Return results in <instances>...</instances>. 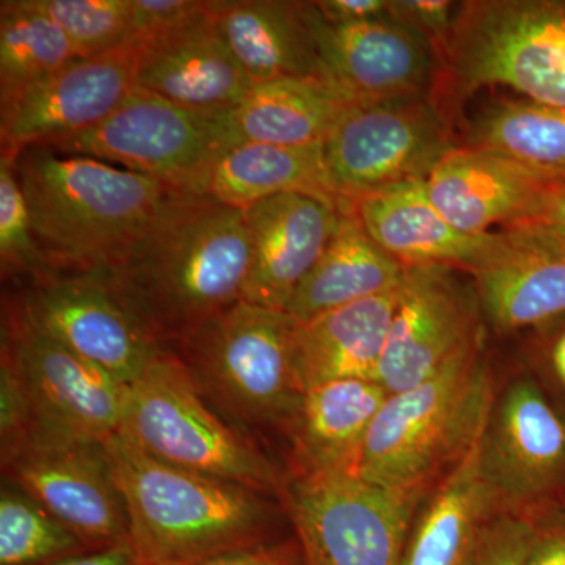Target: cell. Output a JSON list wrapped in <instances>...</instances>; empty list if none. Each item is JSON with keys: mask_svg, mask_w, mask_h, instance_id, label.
<instances>
[{"mask_svg": "<svg viewBox=\"0 0 565 565\" xmlns=\"http://www.w3.org/2000/svg\"><path fill=\"white\" fill-rule=\"evenodd\" d=\"M352 106L326 79L281 77L253 85L244 102L226 111V120L237 145L313 147Z\"/></svg>", "mask_w": 565, "mask_h": 565, "instance_id": "obj_28", "label": "cell"}, {"mask_svg": "<svg viewBox=\"0 0 565 565\" xmlns=\"http://www.w3.org/2000/svg\"><path fill=\"white\" fill-rule=\"evenodd\" d=\"M2 366L28 405V430L106 440L120 433L129 386L3 310ZM24 433V434H25Z\"/></svg>", "mask_w": 565, "mask_h": 565, "instance_id": "obj_11", "label": "cell"}, {"mask_svg": "<svg viewBox=\"0 0 565 565\" xmlns=\"http://www.w3.org/2000/svg\"><path fill=\"white\" fill-rule=\"evenodd\" d=\"M211 0H132L129 40L140 47L188 28L210 11Z\"/></svg>", "mask_w": 565, "mask_h": 565, "instance_id": "obj_36", "label": "cell"}, {"mask_svg": "<svg viewBox=\"0 0 565 565\" xmlns=\"http://www.w3.org/2000/svg\"><path fill=\"white\" fill-rule=\"evenodd\" d=\"M141 52L139 44L126 41L0 95L2 158L14 161L25 148L102 125L136 90Z\"/></svg>", "mask_w": 565, "mask_h": 565, "instance_id": "obj_15", "label": "cell"}, {"mask_svg": "<svg viewBox=\"0 0 565 565\" xmlns=\"http://www.w3.org/2000/svg\"><path fill=\"white\" fill-rule=\"evenodd\" d=\"M84 544L43 505L3 481L0 493V565H36L77 555Z\"/></svg>", "mask_w": 565, "mask_h": 565, "instance_id": "obj_32", "label": "cell"}, {"mask_svg": "<svg viewBox=\"0 0 565 565\" xmlns=\"http://www.w3.org/2000/svg\"><path fill=\"white\" fill-rule=\"evenodd\" d=\"M559 185L503 156L470 147H456L424 180L435 210L475 236L531 221Z\"/></svg>", "mask_w": 565, "mask_h": 565, "instance_id": "obj_20", "label": "cell"}, {"mask_svg": "<svg viewBox=\"0 0 565 565\" xmlns=\"http://www.w3.org/2000/svg\"><path fill=\"white\" fill-rule=\"evenodd\" d=\"M460 6L462 3L449 0H397L390 7V18L418 32L437 47L451 32Z\"/></svg>", "mask_w": 565, "mask_h": 565, "instance_id": "obj_37", "label": "cell"}, {"mask_svg": "<svg viewBox=\"0 0 565 565\" xmlns=\"http://www.w3.org/2000/svg\"><path fill=\"white\" fill-rule=\"evenodd\" d=\"M211 17L253 84L281 77L323 79L308 2L211 0Z\"/></svg>", "mask_w": 565, "mask_h": 565, "instance_id": "obj_24", "label": "cell"}, {"mask_svg": "<svg viewBox=\"0 0 565 565\" xmlns=\"http://www.w3.org/2000/svg\"><path fill=\"white\" fill-rule=\"evenodd\" d=\"M498 514L478 441L419 505L399 565H467L482 530Z\"/></svg>", "mask_w": 565, "mask_h": 565, "instance_id": "obj_25", "label": "cell"}, {"mask_svg": "<svg viewBox=\"0 0 565 565\" xmlns=\"http://www.w3.org/2000/svg\"><path fill=\"white\" fill-rule=\"evenodd\" d=\"M526 565H565V527L539 520Z\"/></svg>", "mask_w": 565, "mask_h": 565, "instance_id": "obj_40", "label": "cell"}, {"mask_svg": "<svg viewBox=\"0 0 565 565\" xmlns=\"http://www.w3.org/2000/svg\"><path fill=\"white\" fill-rule=\"evenodd\" d=\"M118 434L161 462L281 500L286 476L255 438L226 423L206 403L169 349L129 386Z\"/></svg>", "mask_w": 565, "mask_h": 565, "instance_id": "obj_7", "label": "cell"}, {"mask_svg": "<svg viewBox=\"0 0 565 565\" xmlns=\"http://www.w3.org/2000/svg\"><path fill=\"white\" fill-rule=\"evenodd\" d=\"M285 192L318 193L338 200L327 182L322 143L236 145L215 163L204 189V195L241 211Z\"/></svg>", "mask_w": 565, "mask_h": 565, "instance_id": "obj_29", "label": "cell"}, {"mask_svg": "<svg viewBox=\"0 0 565 565\" xmlns=\"http://www.w3.org/2000/svg\"><path fill=\"white\" fill-rule=\"evenodd\" d=\"M77 61L79 52L68 36L54 21L32 9L29 0L0 3V95Z\"/></svg>", "mask_w": 565, "mask_h": 565, "instance_id": "obj_31", "label": "cell"}, {"mask_svg": "<svg viewBox=\"0 0 565 565\" xmlns=\"http://www.w3.org/2000/svg\"><path fill=\"white\" fill-rule=\"evenodd\" d=\"M180 565H303L300 550L289 544H267L245 552L230 553L200 561V563Z\"/></svg>", "mask_w": 565, "mask_h": 565, "instance_id": "obj_39", "label": "cell"}, {"mask_svg": "<svg viewBox=\"0 0 565 565\" xmlns=\"http://www.w3.org/2000/svg\"><path fill=\"white\" fill-rule=\"evenodd\" d=\"M33 234L52 273H110L185 195L156 178L36 145L14 159Z\"/></svg>", "mask_w": 565, "mask_h": 565, "instance_id": "obj_2", "label": "cell"}, {"mask_svg": "<svg viewBox=\"0 0 565 565\" xmlns=\"http://www.w3.org/2000/svg\"><path fill=\"white\" fill-rule=\"evenodd\" d=\"M319 14L330 24H352L390 17V0H322L315 2Z\"/></svg>", "mask_w": 565, "mask_h": 565, "instance_id": "obj_38", "label": "cell"}, {"mask_svg": "<svg viewBox=\"0 0 565 565\" xmlns=\"http://www.w3.org/2000/svg\"><path fill=\"white\" fill-rule=\"evenodd\" d=\"M539 522L550 523V525L565 527V511L550 512V514L542 516V519L539 520Z\"/></svg>", "mask_w": 565, "mask_h": 565, "instance_id": "obj_44", "label": "cell"}, {"mask_svg": "<svg viewBox=\"0 0 565 565\" xmlns=\"http://www.w3.org/2000/svg\"><path fill=\"white\" fill-rule=\"evenodd\" d=\"M467 147L503 156L565 184V109L531 99H498L470 121Z\"/></svg>", "mask_w": 565, "mask_h": 565, "instance_id": "obj_30", "label": "cell"}, {"mask_svg": "<svg viewBox=\"0 0 565 565\" xmlns=\"http://www.w3.org/2000/svg\"><path fill=\"white\" fill-rule=\"evenodd\" d=\"M471 273L482 315L497 332L537 327L565 313V233L537 222L497 232Z\"/></svg>", "mask_w": 565, "mask_h": 565, "instance_id": "obj_18", "label": "cell"}, {"mask_svg": "<svg viewBox=\"0 0 565 565\" xmlns=\"http://www.w3.org/2000/svg\"><path fill=\"white\" fill-rule=\"evenodd\" d=\"M401 286L297 322L292 363L302 394L338 381H374L384 355Z\"/></svg>", "mask_w": 565, "mask_h": 565, "instance_id": "obj_23", "label": "cell"}, {"mask_svg": "<svg viewBox=\"0 0 565 565\" xmlns=\"http://www.w3.org/2000/svg\"><path fill=\"white\" fill-rule=\"evenodd\" d=\"M535 531L537 522L530 515L501 512L482 530L467 565H526Z\"/></svg>", "mask_w": 565, "mask_h": 565, "instance_id": "obj_35", "label": "cell"}, {"mask_svg": "<svg viewBox=\"0 0 565 565\" xmlns=\"http://www.w3.org/2000/svg\"><path fill=\"white\" fill-rule=\"evenodd\" d=\"M2 471L85 546L131 544L128 514L103 441L28 430L2 452Z\"/></svg>", "mask_w": 565, "mask_h": 565, "instance_id": "obj_12", "label": "cell"}, {"mask_svg": "<svg viewBox=\"0 0 565 565\" xmlns=\"http://www.w3.org/2000/svg\"><path fill=\"white\" fill-rule=\"evenodd\" d=\"M475 285L438 264L405 267L384 355L374 381L386 393L414 388L484 341Z\"/></svg>", "mask_w": 565, "mask_h": 565, "instance_id": "obj_14", "label": "cell"}, {"mask_svg": "<svg viewBox=\"0 0 565 565\" xmlns=\"http://www.w3.org/2000/svg\"><path fill=\"white\" fill-rule=\"evenodd\" d=\"M340 207L332 241L286 308L299 323L392 291L404 280L405 266L371 239L352 204L341 202Z\"/></svg>", "mask_w": 565, "mask_h": 565, "instance_id": "obj_27", "label": "cell"}, {"mask_svg": "<svg viewBox=\"0 0 565 565\" xmlns=\"http://www.w3.org/2000/svg\"><path fill=\"white\" fill-rule=\"evenodd\" d=\"M139 565H180L270 544L277 498L161 462L120 434L103 440Z\"/></svg>", "mask_w": 565, "mask_h": 565, "instance_id": "obj_3", "label": "cell"}, {"mask_svg": "<svg viewBox=\"0 0 565 565\" xmlns=\"http://www.w3.org/2000/svg\"><path fill=\"white\" fill-rule=\"evenodd\" d=\"M427 494L341 471L294 470L280 501L303 565H399Z\"/></svg>", "mask_w": 565, "mask_h": 565, "instance_id": "obj_8", "label": "cell"}, {"mask_svg": "<svg viewBox=\"0 0 565 565\" xmlns=\"http://www.w3.org/2000/svg\"><path fill=\"white\" fill-rule=\"evenodd\" d=\"M323 79L353 104L429 98L437 52L429 40L390 17L330 24L308 2Z\"/></svg>", "mask_w": 565, "mask_h": 565, "instance_id": "obj_17", "label": "cell"}, {"mask_svg": "<svg viewBox=\"0 0 565 565\" xmlns=\"http://www.w3.org/2000/svg\"><path fill=\"white\" fill-rule=\"evenodd\" d=\"M250 270L244 211L185 195L102 280L163 348L243 300Z\"/></svg>", "mask_w": 565, "mask_h": 565, "instance_id": "obj_1", "label": "cell"}, {"mask_svg": "<svg viewBox=\"0 0 565 565\" xmlns=\"http://www.w3.org/2000/svg\"><path fill=\"white\" fill-rule=\"evenodd\" d=\"M351 204L371 239L405 267L438 264L471 274L497 243V232L475 236L446 221L430 203L424 181Z\"/></svg>", "mask_w": 565, "mask_h": 565, "instance_id": "obj_22", "label": "cell"}, {"mask_svg": "<svg viewBox=\"0 0 565 565\" xmlns=\"http://www.w3.org/2000/svg\"><path fill=\"white\" fill-rule=\"evenodd\" d=\"M493 403L481 341L423 384L386 396L352 475L390 489L430 492L478 444Z\"/></svg>", "mask_w": 565, "mask_h": 565, "instance_id": "obj_4", "label": "cell"}, {"mask_svg": "<svg viewBox=\"0 0 565 565\" xmlns=\"http://www.w3.org/2000/svg\"><path fill=\"white\" fill-rule=\"evenodd\" d=\"M0 263L3 275H25L29 280L55 274L33 234L14 161L7 158L0 159Z\"/></svg>", "mask_w": 565, "mask_h": 565, "instance_id": "obj_34", "label": "cell"}, {"mask_svg": "<svg viewBox=\"0 0 565 565\" xmlns=\"http://www.w3.org/2000/svg\"><path fill=\"white\" fill-rule=\"evenodd\" d=\"M29 3L62 29L81 58L117 50L131 33L132 0H29Z\"/></svg>", "mask_w": 565, "mask_h": 565, "instance_id": "obj_33", "label": "cell"}, {"mask_svg": "<svg viewBox=\"0 0 565 565\" xmlns=\"http://www.w3.org/2000/svg\"><path fill=\"white\" fill-rule=\"evenodd\" d=\"M340 204L318 193L285 192L244 210L250 239L245 302L286 311L332 241Z\"/></svg>", "mask_w": 565, "mask_h": 565, "instance_id": "obj_19", "label": "cell"}, {"mask_svg": "<svg viewBox=\"0 0 565 565\" xmlns=\"http://www.w3.org/2000/svg\"><path fill=\"white\" fill-rule=\"evenodd\" d=\"M437 52V79L456 102L505 85L565 109V0H476L460 6Z\"/></svg>", "mask_w": 565, "mask_h": 565, "instance_id": "obj_6", "label": "cell"}, {"mask_svg": "<svg viewBox=\"0 0 565 565\" xmlns=\"http://www.w3.org/2000/svg\"><path fill=\"white\" fill-rule=\"evenodd\" d=\"M550 362H552L553 373H555L557 382L565 390V329L557 334L555 343L552 345Z\"/></svg>", "mask_w": 565, "mask_h": 565, "instance_id": "obj_43", "label": "cell"}, {"mask_svg": "<svg viewBox=\"0 0 565 565\" xmlns=\"http://www.w3.org/2000/svg\"><path fill=\"white\" fill-rule=\"evenodd\" d=\"M296 327L286 311L239 300L169 351L206 403L237 430L286 433L302 399L292 363Z\"/></svg>", "mask_w": 565, "mask_h": 565, "instance_id": "obj_5", "label": "cell"}, {"mask_svg": "<svg viewBox=\"0 0 565 565\" xmlns=\"http://www.w3.org/2000/svg\"><path fill=\"white\" fill-rule=\"evenodd\" d=\"M479 457L501 512L523 514L565 486V419L535 382H512L494 397Z\"/></svg>", "mask_w": 565, "mask_h": 565, "instance_id": "obj_16", "label": "cell"}, {"mask_svg": "<svg viewBox=\"0 0 565 565\" xmlns=\"http://www.w3.org/2000/svg\"><path fill=\"white\" fill-rule=\"evenodd\" d=\"M527 222L542 223L565 233V184L550 193L537 214Z\"/></svg>", "mask_w": 565, "mask_h": 565, "instance_id": "obj_42", "label": "cell"}, {"mask_svg": "<svg viewBox=\"0 0 565 565\" xmlns=\"http://www.w3.org/2000/svg\"><path fill=\"white\" fill-rule=\"evenodd\" d=\"M137 87L196 111H228L253 82L218 35L207 11L188 28L141 47Z\"/></svg>", "mask_w": 565, "mask_h": 565, "instance_id": "obj_21", "label": "cell"}, {"mask_svg": "<svg viewBox=\"0 0 565 565\" xmlns=\"http://www.w3.org/2000/svg\"><path fill=\"white\" fill-rule=\"evenodd\" d=\"M51 565H139L131 544L93 550L84 555H73Z\"/></svg>", "mask_w": 565, "mask_h": 565, "instance_id": "obj_41", "label": "cell"}, {"mask_svg": "<svg viewBox=\"0 0 565 565\" xmlns=\"http://www.w3.org/2000/svg\"><path fill=\"white\" fill-rule=\"evenodd\" d=\"M386 396L384 386L362 379L305 392L286 429L296 457L294 470L353 473Z\"/></svg>", "mask_w": 565, "mask_h": 565, "instance_id": "obj_26", "label": "cell"}, {"mask_svg": "<svg viewBox=\"0 0 565 565\" xmlns=\"http://www.w3.org/2000/svg\"><path fill=\"white\" fill-rule=\"evenodd\" d=\"M226 111L184 109L137 87L102 125L43 147L66 156L114 162L193 195L236 147Z\"/></svg>", "mask_w": 565, "mask_h": 565, "instance_id": "obj_9", "label": "cell"}, {"mask_svg": "<svg viewBox=\"0 0 565 565\" xmlns=\"http://www.w3.org/2000/svg\"><path fill=\"white\" fill-rule=\"evenodd\" d=\"M9 303L39 332L128 386L167 349L106 281L92 275L33 278Z\"/></svg>", "mask_w": 565, "mask_h": 565, "instance_id": "obj_13", "label": "cell"}, {"mask_svg": "<svg viewBox=\"0 0 565 565\" xmlns=\"http://www.w3.org/2000/svg\"><path fill=\"white\" fill-rule=\"evenodd\" d=\"M455 148L430 98L355 104L323 140V169L333 195L353 203L426 180Z\"/></svg>", "mask_w": 565, "mask_h": 565, "instance_id": "obj_10", "label": "cell"}]
</instances>
